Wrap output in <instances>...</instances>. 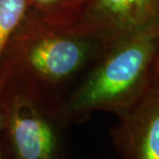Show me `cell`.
Segmentation results:
<instances>
[{"label":"cell","mask_w":159,"mask_h":159,"mask_svg":"<svg viewBox=\"0 0 159 159\" xmlns=\"http://www.w3.org/2000/svg\"><path fill=\"white\" fill-rule=\"evenodd\" d=\"M28 11V0H0V62Z\"/></svg>","instance_id":"obj_7"},{"label":"cell","mask_w":159,"mask_h":159,"mask_svg":"<svg viewBox=\"0 0 159 159\" xmlns=\"http://www.w3.org/2000/svg\"><path fill=\"white\" fill-rule=\"evenodd\" d=\"M0 81L2 159H71L64 99L15 77Z\"/></svg>","instance_id":"obj_3"},{"label":"cell","mask_w":159,"mask_h":159,"mask_svg":"<svg viewBox=\"0 0 159 159\" xmlns=\"http://www.w3.org/2000/svg\"><path fill=\"white\" fill-rule=\"evenodd\" d=\"M110 130L122 159H159V80L150 86Z\"/></svg>","instance_id":"obj_5"},{"label":"cell","mask_w":159,"mask_h":159,"mask_svg":"<svg viewBox=\"0 0 159 159\" xmlns=\"http://www.w3.org/2000/svg\"><path fill=\"white\" fill-rule=\"evenodd\" d=\"M159 80V50L156 55V57L154 60L153 67H152V73H151V81Z\"/></svg>","instance_id":"obj_8"},{"label":"cell","mask_w":159,"mask_h":159,"mask_svg":"<svg viewBox=\"0 0 159 159\" xmlns=\"http://www.w3.org/2000/svg\"><path fill=\"white\" fill-rule=\"evenodd\" d=\"M90 0H28L29 9L49 21L71 24Z\"/></svg>","instance_id":"obj_6"},{"label":"cell","mask_w":159,"mask_h":159,"mask_svg":"<svg viewBox=\"0 0 159 159\" xmlns=\"http://www.w3.org/2000/svg\"><path fill=\"white\" fill-rule=\"evenodd\" d=\"M71 26L106 48L159 27V0H90Z\"/></svg>","instance_id":"obj_4"},{"label":"cell","mask_w":159,"mask_h":159,"mask_svg":"<svg viewBox=\"0 0 159 159\" xmlns=\"http://www.w3.org/2000/svg\"><path fill=\"white\" fill-rule=\"evenodd\" d=\"M0 86H1V81H0ZM0 129H1V120H0ZM0 159H2V154H1V144H0Z\"/></svg>","instance_id":"obj_9"},{"label":"cell","mask_w":159,"mask_h":159,"mask_svg":"<svg viewBox=\"0 0 159 159\" xmlns=\"http://www.w3.org/2000/svg\"><path fill=\"white\" fill-rule=\"evenodd\" d=\"M158 50L159 27L104 48L99 63L68 99L63 100L69 122H81L96 111L117 117L126 113L150 86Z\"/></svg>","instance_id":"obj_1"},{"label":"cell","mask_w":159,"mask_h":159,"mask_svg":"<svg viewBox=\"0 0 159 159\" xmlns=\"http://www.w3.org/2000/svg\"><path fill=\"white\" fill-rule=\"evenodd\" d=\"M104 47L71 24L49 21L28 11L5 49L0 77H15L60 97L57 89Z\"/></svg>","instance_id":"obj_2"}]
</instances>
